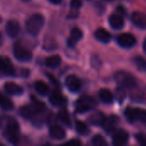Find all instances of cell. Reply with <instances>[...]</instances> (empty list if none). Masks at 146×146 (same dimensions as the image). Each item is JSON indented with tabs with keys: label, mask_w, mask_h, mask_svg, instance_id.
Here are the masks:
<instances>
[{
	"label": "cell",
	"mask_w": 146,
	"mask_h": 146,
	"mask_svg": "<svg viewBox=\"0 0 146 146\" xmlns=\"http://www.w3.org/2000/svg\"><path fill=\"white\" fill-rule=\"evenodd\" d=\"M97 105V101L91 96H82L76 102V111L85 113L91 110Z\"/></svg>",
	"instance_id": "cell-4"
},
{
	"label": "cell",
	"mask_w": 146,
	"mask_h": 146,
	"mask_svg": "<svg viewBox=\"0 0 146 146\" xmlns=\"http://www.w3.org/2000/svg\"><path fill=\"white\" fill-rule=\"evenodd\" d=\"M34 88L35 91L41 96H45L49 92V87L46 85L45 82L43 80H38L34 83Z\"/></svg>",
	"instance_id": "cell-22"
},
{
	"label": "cell",
	"mask_w": 146,
	"mask_h": 146,
	"mask_svg": "<svg viewBox=\"0 0 146 146\" xmlns=\"http://www.w3.org/2000/svg\"><path fill=\"white\" fill-rule=\"evenodd\" d=\"M136 140L142 145H146V135L145 133H139L135 135Z\"/></svg>",
	"instance_id": "cell-29"
},
{
	"label": "cell",
	"mask_w": 146,
	"mask_h": 146,
	"mask_svg": "<svg viewBox=\"0 0 146 146\" xmlns=\"http://www.w3.org/2000/svg\"><path fill=\"white\" fill-rule=\"evenodd\" d=\"M114 135H113V145L115 146H121L124 145L127 143L128 139H129V135L128 133L123 129H120L117 130L116 132H114Z\"/></svg>",
	"instance_id": "cell-9"
},
{
	"label": "cell",
	"mask_w": 146,
	"mask_h": 146,
	"mask_svg": "<svg viewBox=\"0 0 146 146\" xmlns=\"http://www.w3.org/2000/svg\"><path fill=\"white\" fill-rule=\"evenodd\" d=\"M0 106L5 110H11L14 109L12 101L3 94H0Z\"/></svg>",
	"instance_id": "cell-24"
},
{
	"label": "cell",
	"mask_w": 146,
	"mask_h": 146,
	"mask_svg": "<svg viewBox=\"0 0 146 146\" xmlns=\"http://www.w3.org/2000/svg\"><path fill=\"white\" fill-rule=\"evenodd\" d=\"M88 120L89 122L94 126H102L105 120V115L101 111H96L90 115Z\"/></svg>",
	"instance_id": "cell-18"
},
{
	"label": "cell",
	"mask_w": 146,
	"mask_h": 146,
	"mask_svg": "<svg viewBox=\"0 0 146 146\" xmlns=\"http://www.w3.org/2000/svg\"><path fill=\"white\" fill-rule=\"evenodd\" d=\"M50 135L51 138L56 140H61L63 139L66 137V132L65 130L60 127V126H52L50 129Z\"/></svg>",
	"instance_id": "cell-17"
},
{
	"label": "cell",
	"mask_w": 146,
	"mask_h": 146,
	"mask_svg": "<svg viewBox=\"0 0 146 146\" xmlns=\"http://www.w3.org/2000/svg\"><path fill=\"white\" fill-rule=\"evenodd\" d=\"M125 116L130 122L138 121H146V110L139 108H127L125 110Z\"/></svg>",
	"instance_id": "cell-5"
},
{
	"label": "cell",
	"mask_w": 146,
	"mask_h": 146,
	"mask_svg": "<svg viewBox=\"0 0 146 146\" xmlns=\"http://www.w3.org/2000/svg\"><path fill=\"white\" fill-rule=\"evenodd\" d=\"M5 29H6V33L10 38L16 37L20 32V26H19L18 21L15 20H9L6 24Z\"/></svg>",
	"instance_id": "cell-13"
},
{
	"label": "cell",
	"mask_w": 146,
	"mask_h": 146,
	"mask_svg": "<svg viewBox=\"0 0 146 146\" xmlns=\"http://www.w3.org/2000/svg\"><path fill=\"white\" fill-rule=\"evenodd\" d=\"M117 42L123 48H131L136 44V38L131 33H122L117 37Z\"/></svg>",
	"instance_id": "cell-7"
},
{
	"label": "cell",
	"mask_w": 146,
	"mask_h": 146,
	"mask_svg": "<svg viewBox=\"0 0 146 146\" xmlns=\"http://www.w3.org/2000/svg\"><path fill=\"white\" fill-rule=\"evenodd\" d=\"M49 1L53 4H59L62 0H49Z\"/></svg>",
	"instance_id": "cell-33"
},
{
	"label": "cell",
	"mask_w": 146,
	"mask_h": 146,
	"mask_svg": "<svg viewBox=\"0 0 146 146\" xmlns=\"http://www.w3.org/2000/svg\"><path fill=\"white\" fill-rule=\"evenodd\" d=\"M134 63L136 65V67L138 68V69L143 71V72H146V60L142 57V56H136L134 58Z\"/></svg>",
	"instance_id": "cell-27"
},
{
	"label": "cell",
	"mask_w": 146,
	"mask_h": 146,
	"mask_svg": "<svg viewBox=\"0 0 146 146\" xmlns=\"http://www.w3.org/2000/svg\"><path fill=\"white\" fill-rule=\"evenodd\" d=\"M0 73L8 76H14L15 70L8 59L0 56Z\"/></svg>",
	"instance_id": "cell-12"
},
{
	"label": "cell",
	"mask_w": 146,
	"mask_h": 146,
	"mask_svg": "<svg viewBox=\"0 0 146 146\" xmlns=\"http://www.w3.org/2000/svg\"><path fill=\"white\" fill-rule=\"evenodd\" d=\"M0 126H1V120H0Z\"/></svg>",
	"instance_id": "cell-37"
},
{
	"label": "cell",
	"mask_w": 146,
	"mask_h": 146,
	"mask_svg": "<svg viewBox=\"0 0 146 146\" xmlns=\"http://www.w3.org/2000/svg\"><path fill=\"white\" fill-rule=\"evenodd\" d=\"M119 121H120V119L118 116H116L115 115H111L108 117H105V120L102 126H103L104 129L108 133H114L115 131Z\"/></svg>",
	"instance_id": "cell-8"
},
{
	"label": "cell",
	"mask_w": 146,
	"mask_h": 146,
	"mask_svg": "<svg viewBox=\"0 0 146 146\" xmlns=\"http://www.w3.org/2000/svg\"><path fill=\"white\" fill-rule=\"evenodd\" d=\"M13 53H14L15 57L20 62H28L33 57L32 52L28 49H27L26 47H24L23 45L20 44H17L15 45Z\"/></svg>",
	"instance_id": "cell-6"
},
{
	"label": "cell",
	"mask_w": 146,
	"mask_h": 146,
	"mask_svg": "<svg viewBox=\"0 0 146 146\" xmlns=\"http://www.w3.org/2000/svg\"><path fill=\"white\" fill-rule=\"evenodd\" d=\"M65 85L68 87V89L72 92H78L81 87V82L80 79L74 74L68 75L65 80Z\"/></svg>",
	"instance_id": "cell-10"
},
{
	"label": "cell",
	"mask_w": 146,
	"mask_h": 146,
	"mask_svg": "<svg viewBox=\"0 0 146 146\" xmlns=\"http://www.w3.org/2000/svg\"><path fill=\"white\" fill-rule=\"evenodd\" d=\"M64 145L68 146H80L81 145V142L79 139H71L70 141H68Z\"/></svg>",
	"instance_id": "cell-32"
},
{
	"label": "cell",
	"mask_w": 146,
	"mask_h": 146,
	"mask_svg": "<svg viewBox=\"0 0 146 146\" xmlns=\"http://www.w3.org/2000/svg\"><path fill=\"white\" fill-rule=\"evenodd\" d=\"M62 59L60 57L59 55H54V56H49L46 61H45V64L48 68H57L60 64H61Z\"/></svg>",
	"instance_id": "cell-23"
},
{
	"label": "cell",
	"mask_w": 146,
	"mask_h": 146,
	"mask_svg": "<svg viewBox=\"0 0 146 146\" xmlns=\"http://www.w3.org/2000/svg\"><path fill=\"white\" fill-rule=\"evenodd\" d=\"M98 96H99V98L100 100L104 103V104H110L113 103L114 101V95L112 94V92L108 90V89H101L99 91V93H98Z\"/></svg>",
	"instance_id": "cell-21"
},
{
	"label": "cell",
	"mask_w": 146,
	"mask_h": 146,
	"mask_svg": "<svg viewBox=\"0 0 146 146\" xmlns=\"http://www.w3.org/2000/svg\"><path fill=\"white\" fill-rule=\"evenodd\" d=\"M6 92L10 95H21L23 93V88L14 82H6L4 85Z\"/></svg>",
	"instance_id": "cell-16"
},
{
	"label": "cell",
	"mask_w": 146,
	"mask_h": 146,
	"mask_svg": "<svg viewBox=\"0 0 146 146\" xmlns=\"http://www.w3.org/2000/svg\"><path fill=\"white\" fill-rule=\"evenodd\" d=\"M109 22L110 27L115 30H120L124 26V20L121 15L113 14L109 18Z\"/></svg>",
	"instance_id": "cell-14"
},
{
	"label": "cell",
	"mask_w": 146,
	"mask_h": 146,
	"mask_svg": "<svg viewBox=\"0 0 146 146\" xmlns=\"http://www.w3.org/2000/svg\"><path fill=\"white\" fill-rule=\"evenodd\" d=\"M131 19L136 27L141 29H146V15L145 13L135 11L132 14Z\"/></svg>",
	"instance_id": "cell-11"
},
{
	"label": "cell",
	"mask_w": 146,
	"mask_h": 146,
	"mask_svg": "<svg viewBox=\"0 0 146 146\" xmlns=\"http://www.w3.org/2000/svg\"><path fill=\"white\" fill-rule=\"evenodd\" d=\"M116 96H117V98H118V100H119V102L121 101H122L123 99H124V98H125V92H124V88H122V87H120V90L118 89V90H116Z\"/></svg>",
	"instance_id": "cell-30"
},
{
	"label": "cell",
	"mask_w": 146,
	"mask_h": 146,
	"mask_svg": "<svg viewBox=\"0 0 146 146\" xmlns=\"http://www.w3.org/2000/svg\"><path fill=\"white\" fill-rule=\"evenodd\" d=\"M70 5H71V8H72V9L77 10L78 9H80V8L81 7L82 3H81L80 0H71Z\"/></svg>",
	"instance_id": "cell-31"
},
{
	"label": "cell",
	"mask_w": 146,
	"mask_h": 146,
	"mask_svg": "<svg viewBox=\"0 0 146 146\" xmlns=\"http://www.w3.org/2000/svg\"><path fill=\"white\" fill-rule=\"evenodd\" d=\"M44 23V17L41 14H34L26 22V28L31 35H38Z\"/></svg>",
	"instance_id": "cell-1"
},
{
	"label": "cell",
	"mask_w": 146,
	"mask_h": 146,
	"mask_svg": "<svg viewBox=\"0 0 146 146\" xmlns=\"http://www.w3.org/2000/svg\"><path fill=\"white\" fill-rule=\"evenodd\" d=\"M50 102L53 106L59 107V106L64 105L67 101H66V98L59 92H53L50 96Z\"/></svg>",
	"instance_id": "cell-20"
},
{
	"label": "cell",
	"mask_w": 146,
	"mask_h": 146,
	"mask_svg": "<svg viewBox=\"0 0 146 146\" xmlns=\"http://www.w3.org/2000/svg\"><path fill=\"white\" fill-rule=\"evenodd\" d=\"M105 1H112V0H105Z\"/></svg>",
	"instance_id": "cell-35"
},
{
	"label": "cell",
	"mask_w": 146,
	"mask_h": 146,
	"mask_svg": "<svg viewBox=\"0 0 146 146\" xmlns=\"http://www.w3.org/2000/svg\"><path fill=\"white\" fill-rule=\"evenodd\" d=\"M94 35H95V38L102 43L106 44V43L110 42L111 39V34L107 30H105L104 28H98L95 32Z\"/></svg>",
	"instance_id": "cell-19"
},
{
	"label": "cell",
	"mask_w": 146,
	"mask_h": 146,
	"mask_svg": "<svg viewBox=\"0 0 146 146\" xmlns=\"http://www.w3.org/2000/svg\"><path fill=\"white\" fill-rule=\"evenodd\" d=\"M23 1H29V0H23Z\"/></svg>",
	"instance_id": "cell-38"
},
{
	"label": "cell",
	"mask_w": 146,
	"mask_h": 146,
	"mask_svg": "<svg viewBox=\"0 0 146 146\" xmlns=\"http://www.w3.org/2000/svg\"><path fill=\"white\" fill-rule=\"evenodd\" d=\"M92 142L96 146H104L107 145V142L105 141L104 138L101 135H96L92 138Z\"/></svg>",
	"instance_id": "cell-28"
},
{
	"label": "cell",
	"mask_w": 146,
	"mask_h": 146,
	"mask_svg": "<svg viewBox=\"0 0 146 146\" xmlns=\"http://www.w3.org/2000/svg\"><path fill=\"white\" fill-rule=\"evenodd\" d=\"M1 21H2V19H1V17H0V22H1Z\"/></svg>",
	"instance_id": "cell-36"
},
{
	"label": "cell",
	"mask_w": 146,
	"mask_h": 146,
	"mask_svg": "<svg viewBox=\"0 0 146 146\" xmlns=\"http://www.w3.org/2000/svg\"><path fill=\"white\" fill-rule=\"evenodd\" d=\"M75 127H76L77 133L80 135H86L89 133V128L86 126V124L84 123L83 121H76Z\"/></svg>",
	"instance_id": "cell-26"
},
{
	"label": "cell",
	"mask_w": 146,
	"mask_h": 146,
	"mask_svg": "<svg viewBox=\"0 0 146 146\" xmlns=\"http://www.w3.org/2000/svg\"><path fill=\"white\" fill-rule=\"evenodd\" d=\"M143 48H144V51H145V54H146V38H145V41H144Z\"/></svg>",
	"instance_id": "cell-34"
},
{
	"label": "cell",
	"mask_w": 146,
	"mask_h": 146,
	"mask_svg": "<svg viewBox=\"0 0 146 146\" xmlns=\"http://www.w3.org/2000/svg\"><path fill=\"white\" fill-rule=\"evenodd\" d=\"M83 33L79 27H74L71 31L70 37L68 40V44L70 47H74L78 41H80L82 38Z\"/></svg>",
	"instance_id": "cell-15"
},
{
	"label": "cell",
	"mask_w": 146,
	"mask_h": 146,
	"mask_svg": "<svg viewBox=\"0 0 146 146\" xmlns=\"http://www.w3.org/2000/svg\"><path fill=\"white\" fill-rule=\"evenodd\" d=\"M58 119L67 127H71V119L66 110H62L58 114Z\"/></svg>",
	"instance_id": "cell-25"
},
{
	"label": "cell",
	"mask_w": 146,
	"mask_h": 146,
	"mask_svg": "<svg viewBox=\"0 0 146 146\" xmlns=\"http://www.w3.org/2000/svg\"><path fill=\"white\" fill-rule=\"evenodd\" d=\"M115 80L120 87H122L124 89H132L137 85L135 77L126 71H118L117 73H115Z\"/></svg>",
	"instance_id": "cell-2"
},
{
	"label": "cell",
	"mask_w": 146,
	"mask_h": 146,
	"mask_svg": "<svg viewBox=\"0 0 146 146\" xmlns=\"http://www.w3.org/2000/svg\"><path fill=\"white\" fill-rule=\"evenodd\" d=\"M5 138L12 144H17L20 139V128L15 120H10L4 131Z\"/></svg>",
	"instance_id": "cell-3"
}]
</instances>
